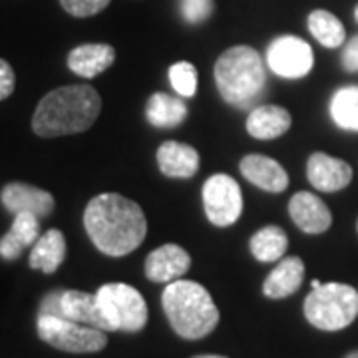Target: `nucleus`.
I'll return each instance as SVG.
<instances>
[{
	"label": "nucleus",
	"mask_w": 358,
	"mask_h": 358,
	"mask_svg": "<svg viewBox=\"0 0 358 358\" xmlns=\"http://www.w3.org/2000/svg\"><path fill=\"white\" fill-rule=\"evenodd\" d=\"M84 227L90 241L108 257H124L136 251L148 235V219L136 201L120 193L96 195L84 211Z\"/></svg>",
	"instance_id": "obj_1"
},
{
	"label": "nucleus",
	"mask_w": 358,
	"mask_h": 358,
	"mask_svg": "<svg viewBox=\"0 0 358 358\" xmlns=\"http://www.w3.org/2000/svg\"><path fill=\"white\" fill-rule=\"evenodd\" d=\"M102 112V98L88 84L62 86L48 92L32 115V129L40 138L82 134Z\"/></svg>",
	"instance_id": "obj_2"
},
{
	"label": "nucleus",
	"mask_w": 358,
	"mask_h": 358,
	"mask_svg": "<svg viewBox=\"0 0 358 358\" xmlns=\"http://www.w3.org/2000/svg\"><path fill=\"white\" fill-rule=\"evenodd\" d=\"M162 307L171 329L185 341H199L215 331L219 308L203 285L195 281L167 282L162 294Z\"/></svg>",
	"instance_id": "obj_3"
},
{
	"label": "nucleus",
	"mask_w": 358,
	"mask_h": 358,
	"mask_svg": "<svg viewBox=\"0 0 358 358\" xmlns=\"http://www.w3.org/2000/svg\"><path fill=\"white\" fill-rule=\"evenodd\" d=\"M213 74L221 98L237 110L253 108L265 92V66L251 46H233L223 52Z\"/></svg>",
	"instance_id": "obj_4"
},
{
	"label": "nucleus",
	"mask_w": 358,
	"mask_h": 358,
	"mask_svg": "<svg viewBox=\"0 0 358 358\" xmlns=\"http://www.w3.org/2000/svg\"><path fill=\"white\" fill-rule=\"evenodd\" d=\"M305 317L319 331H343L358 317V293L343 282H322L305 299Z\"/></svg>",
	"instance_id": "obj_5"
},
{
	"label": "nucleus",
	"mask_w": 358,
	"mask_h": 358,
	"mask_svg": "<svg viewBox=\"0 0 358 358\" xmlns=\"http://www.w3.org/2000/svg\"><path fill=\"white\" fill-rule=\"evenodd\" d=\"M112 333H140L148 322V305L138 289L126 282H108L96 293Z\"/></svg>",
	"instance_id": "obj_6"
},
{
	"label": "nucleus",
	"mask_w": 358,
	"mask_h": 358,
	"mask_svg": "<svg viewBox=\"0 0 358 358\" xmlns=\"http://www.w3.org/2000/svg\"><path fill=\"white\" fill-rule=\"evenodd\" d=\"M36 331L40 341L54 346L58 350L72 352V355H86V352H98L108 345L106 331L94 329L88 324H80L64 317H50V315H38Z\"/></svg>",
	"instance_id": "obj_7"
},
{
	"label": "nucleus",
	"mask_w": 358,
	"mask_h": 358,
	"mask_svg": "<svg viewBox=\"0 0 358 358\" xmlns=\"http://www.w3.org/2000/svg\"><path fill=\"white\" fill-rule=\"evenodd\" d=\"M203 207L215 227H229L243 213V195L235 179L215 173L203 183Z\"/></svg>",
	"instance_id": "obj_8"
},
{
	"label": "nucleus",
	"mask_w": 358,
	"mask_h": 358,
	"mask_svg": "<svg viewBox=\"0 0 358 358\" xmlns=\"http://www.w3.org/2000/svg\"><path fill=\"white\" fill-rule=\"evenodd\" d=\"M268 68L281 78L299 80L313 70L315 56L310 44L299 36H279L268 44L267 50Z\"/></svg>",
	"instance_id": "obj_9"
},
{
	"label": "nucleus",
	"mask_w": 358,
	"mask_h": 358,
	"mask_svg": "<svg viewBox=\"0 0 358 358\" xmlns=\"http://www.w3.org/2000/svg\"><path fill=\"white\" fill-rule=\"evenodd\" d=\"M192 267L189 253L176 243L162 245L145 257V277L154 282H171L181 279Z\"/></svg>",
	"instance_id": "obj_10"
},
{
	"label": "nucleus",
	"mask_w": 358,
	"mask_h": 358,
	"mask_svg": "<svg viewBox=\"0 0 358 358\" xmlns=\"http://www.w3.org/2000/svg\"><path fill=\"white\" fill-rule=\"evenodd\" d=\"M0 201L10 213H34L38 217H48L54 211V195L28 183H6L0 192Z\"/></svg>",
	"instance_id": "obj_11"
},
{
	"label": "nucleus",
	"mask_w": 358,
	"mask_h": 358,
	"mask_svg": "<svg viewBox=\"0 0 358 358\" xmlns=\"http://www.w3.org/2000/svg\"><path fill=\"white\" fill-rule=\"evenodd\" d=\"M307 178L310 185L319 192H341L352 181V167L348 166L345 159L317 152L308 157Z\"/></svg>",
	"instance_id": "obj_12"
},
{
	"label": "nucleus",
	"mask_w": 358,
	"mask_h": 358,
	"mask_svg": "<svg viewBox=\"0 0 358 358\" xmlns=\"http://www.w3.org/2000/svg\"><path fill=\"white\" fill-rule=\"evenodd\" d=\"M289 215L294 225L308 235H319L333 225V215L327 203L308 192L294 193L289 201Z\"/></svg>",
	"instance_id": "obj_13"
},
{
	"label": "nucleus",
	"mask_w": 358,
	"mask_h": 358,
	"mask_svg": "<svg viewBox=\"0 0 358 358\" xmlns=\"http://www.w3.org/2000/svg\"><path fill=\"white\" fill-rule=\"evenodd\" d=\"M241 176L259 189L268 193H281L289 187V176L279 162L261 154L245 155L239 164Z\"/></svg>",
	"instance_id": "obj_14"
},
{
	"label": "nucleus",
	"mask_w": 358,
	"mask_h": 358,
	"mask_svg": "<svg viewBox=\"0 0 358 358\" xmlns=\"http://www.w3.org/2000/svg\"><path fill=\"white\" fill-rule=\"evenodd\" d=\"M157 166L166 178L189 179L199 169V154L187 143L164 141L157 148Z\"/></svg>",
	"instance_id": "obj_15"
},
{
	"label": "nucleus",
	"mask_w": 358,
	"mask_h": 358,
	"mask_svg": "<svg viewBox=\"0 0 358 358\" xmlns=\"http://www.w3.org/2000/svg\"><path fill=\"white\" fill-rule=\"evenodd\" d=\"M305 281V263L301 257H282L263 282V294L267 299H287L294 294Z\"/></svg>",
	"instance_id": "obj_16"
},
{
	"label": "nucleus",
	"mask_w": 358,
	"mask_h": 358,
	"mask_svg": "<svg viewBox=\"0 0 358 358\" xmlns=\"http://www.w3.org/2000/svg\"><path fill=\"white\" fill-rule=\"evenodd\" d=\"M245 126H247L249 136L255 140H275L291 129L293 117L289 114V110H285L281 106L265 103L251 110Z\"/></svg>",
	"instance_id": "obj_17"
},
{
	"label": "nucleus",
	"mask_w": 358,
	"mask_h": 358,
	"mask_svg": "<svg viewBox=\"0 0 358 358\" xmlns=\"http://www.w3.org/2000/svg\"><path fill=\"white\" fill-rule=\"evenodd\" d=\"M115 62V50L110 44H82L68 54V68L82 78L103 74Z\"/></svg>",
	"instance_id": "obj_18"
},
{
	"label": "nucleus",
	"mask_w": 358,
	"mask_h": 358,
	"mask_svg": "<svg viewBox=\"0 0 358 358\" xmlns=\"http://www.w3.org/2000/svg\"><path fill=\"white\" fill-rule=\"evenodd\" d=\"M40 237V217L34 213H16L13 227L0 237V257L14 261L22 255L26 247L34 245Z\"/></svg>",
	"instance_id": "obj_19"
},
{
	"label": "nucleus",
	"mask_w": 358,
	"mask_h": 358,
	"mask_svg": "<svg viewBox=\"0 0 358 358\" xmlns=\"http://www.w3.org/2000/svg\"><path fill=\"white\" fill-rule=\"evenodd\" d=\"M62 310H64V319L112 333V327L103 317L96 294L84 293V291H64L62 293Z\"/></svg>",
	"instance_id": "obj_20"
},
{
	"label": "nucleus",
	"mask_w": 358,
	"mask_h": 358,
	"mask_svg": "<svg viewBox=\"0 0 358 358\" xmlns=\"http://www.w3.org/2000/svg\"><path fill=\"white\" fill-rule=\"evenodd\" d=\"M66 253H68V247H66L64 233L58 229H50L44 235H40L38 241L34 243L28 265L36 271L46 273V275H52L64 263Z\"/></svg>",
	"instance_id": "obj_21"
},
{
	"label": "nucleus",
	"mask_w": 358,
	"mask_h": 358,
	"mask_svg": "<svg viewBox=\"0 0 358 358\" xmlns=\"http://www.w3.org/2000/svg\"><path fill=\"white\" fill-rule=\"evenodd\" d=\"M181 98V96H179ZM176 96H169L166 92H155L148 100L145 106V117L155 128L171 129L178 128L179 124L187 117V103Z\"/></svg>",
	"instance_id": "obj_22"
},
{
	"label": "nucleus",
	"mask_w": 358,
	"mask_h": 358,
	"mask_svg": "<svg viewBox=\"0 0 358 358\" xmlns=\"http://www.w3.org/2000/svg\"><path fill=\"white\" fill-rule=\"evenodd\" d=\"M289 247V237L279 225H267L259 229L249 241V249L261 263H275L281 261Z\"/></svg>",
	"instance_id": "obj_23"
},
{
	"label": "nucleus",
	"mask_w": 358,
	"mask_h": 358,
	"mask_svg": "<svg viewBox=\"0 0 358 358\" xmlns=\"http://www.w3.org/2000/svg\"><path fill=\"white\" fill-rule=\"evenodd\" d=\"M308 30L324 48H338L346 40V30L343 22L329 10H313L308 14Z\"/></svg>",
	"instance_id": "obj_24"
},
{
	"label": "nucleus",
	"mask_w": 358,
	"mask_h": 358,
	"mask_svg": "<svg viewBox=\"0 0 358 358\" xmlns=\"http://www.w3.org/2000/svg\"><path fill=\"white\" fill-rule=\"evenodd\" d=\"M331 115L341 129L358 131V86H343L334 92Z\"/></svg>",
	"instance_id": "obj_25"
},
{
	"label": "nucleus",
	"mask_w": 358,
	"mask_h": 358,
	"mask_svg": "<svg viewBox=\"0 0 358 358\" xmlns=\"http://www.w3.org/2000/svg\"><path fill=\"white\" fill-rule=\"evenodd\" d=\"M169 84L181 98L197 94V68L192 62H176L169 68Z\"/></svg>",
	"instance_id": "obj_26"
},
{
	"label": "nucleus",
	"mask_w": 358,
	"mask_h": 358,
	"mask_svg": "<svg viewBox=\"0 0 358 358\" xmlns=\"http://www.w3.org/2000/svg\"><path fill=\"white\" fill-rule=\"evenodd\" d=\"M179 10L187 24H201L213 14V0H179Z\"/></svg>",
	"instance_id": "obj_27"
},
{
	"label": "nucleus",
	"mask_w": 358,
	"mask_h": 358,
	"mask_svg": "<svg viewBox=\"0 0 358 358\" xmlns=\"http://www.w3.org/2000/svg\"><path fill=\"white\" fill-rule=\"evenodd\" d=\"M110 2L112 0H60L66 13L70 16H76V18L96 16L98 13H102Z\"/></svg>",
	"instance_id": "obj_28"
},
{
	"label": "nucleus",
	"mask_w": 358,
	"mask_h": 358,
	"mask_svg": "<svg viewBox=\"0 0 358 358\" xmlns=\"http://www.w3.org/2000/svg\"><path fill=\"white\" fill-rule=\"evenodd\" d=\"M62 293L64 291H52L48 293L42 303H40L38 315H50V317H64V310H62Z\"/></svg>",
	"instance_id": "obj_29"
},
{
	"label": "nucleus",
	"mask_w": 358,
	"mask_h": 358,
	"mask_svg": "<svg viewBox=\"0 0 358 358\" xmlns=\"http://www.w3.org/2000/svg\"><path fill=\"white\" fill-rule=\"evenodd\" d=\"M14 86H16V76H14L13 66L0 58V102L13 94Z\"/></svg>",
	"instance_id": "obj_30"
},
{
	"label": "nucleus",
	"mask_w": 358,
	"mask_h": 358,
	"mask_svg": "<svg viewBox=\"0 0 358 358\" xmlns=\"http://www.w3.org/2000/svg\"><path fill=\"white\" fill-rule=\"evenodd\" d=\"M343 66L346 72H358V34L346 42L343 52Z\"/></svg>",
	"instance_id": "obj_31"
},
{
	"label": "nucleus",
	"mask_w": 358,
	"mask_h": 358,
	"mask_svg": "<svg viewBox=\"0 0 358 358\" xmlns=\"http://www.w3.org/2000/svg\"><path fill=\"white\" fill-rule=\"evenodd\" d=\"M193 358H227V357H219V355H199V357Z\"/></svg>",
	"instance_id": "obj_32"
},
{
	"label": "nucleus",
	"mask_w": 358,
	"mask_h": 358,
	"mask_svg": "<svg viewBox=\"0 0 358 358\" xmlns=\"http://www.w3.org/2000/svg\"><path fill=\"white\" fill-rule=\"evenodd\" d=\"M320 285H322L320 281H313L310 282V289H317V287H320Z\"/></svg>",
	"instance_id": "obj_33"
},
{
	"label": "nucleus",
	"mask_w": 358,
	"mask_h": 358,
	"mask_svg": "<svg viewBox=\"0 0 358 358\" xmlns=\"http://www.w3.org/2000/svg\"><path fill=\"white\" fill-rule=\"evenodd\" d=\"M346 358H358V350H355V352H350V355H348V357Z\"/></svg>",
	"instance_id": "obj_34"
},
{
	"label": "nucleus",
	"mask_w": 358,
	"mask_h": 358,
	"mask_svg": "<svg viewBox=\"0 0 358 358\" xmlns=\"http://www.w3.org/2000/svg\"><path fill=\"white\" fill-rule=\"evenodd\" d=\"M355 18H357V22H358V4H357V8H355Z\"/></svg>",
	"instance_id": "obj_35"
},
{
	"label": "nucleus",
	"mask_w": 358,
	"mask_h": 358,
	"mask_svg": "<svg viewBox=\"0 0 358 358\" xmlns=\"http://www.w3.org/2000/svg\"><path fill=\"white\" fill-rule=\"evenodd\" d=\"M357 229H358V223H357Z\"/></svg>",
	"instance_id": "obj_36"
}]
</instances>
